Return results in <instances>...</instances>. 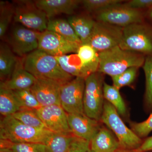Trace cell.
Instances as JSON below:
<instances>
[{
	"mask_svg": "<svg viewBox=\"0 0 152 152\" xmlns=\"http://www.w3.org/2000/svg\"><path fill=\"white\" fill-rule=\"evenodd\" d=\"M99 56L98 72L111 77L132 67L143 66L146 58L142 54L123 50L119 46L99 53Z\"/></svg>",
	"mask_w": 152,
	"mask_h": 152,
	"instance_id": "6da1fadb",
	"label": "cell"
},
{
	"mask_svg": "<svg viewBox=\"0 0 152 152\" xmlns=\"http://www.w3.org/2000/svg\"><path fill=\"white\" fill-rule=\"evenodd\" d=\"M23 67L36 78L52 79L62 83L69 81L73 77L61 67L56 58L41 50H35L23 60Z\"/></svg>",
	"mask_w": 152,
	"mask_h": 152,
	"instance_id": "7a4b0ae2",
	"label": "cell"
},
{
	"mask_svg": "<svg viewBox=\"0 0 152 152\" xmlns=\"http://www.w3.org/2000/svg\"><path fill=\"white\" fill-rule=\"evenodd\" d=\"M48 129L28 126L12 116L4 117L0 122L1 140L13 143H37L45 145L53 134Z\"/></svg>",
	"mask_w": 152,
	"mask_h": 152,
	"instance_id": "3957f363",
	"label": "cell"
},
{
	"mask_svg": "<svg viewBox=\"0 0 152 152\" xmlns=\"http://www.w3.org/2000/svg\"><path fill=\"white\" fill-rule=\"evenodd\" d=\"M101 121L115 134L120 148L136 150L141 145L143 141L125 125L115 108L107 101L104 102Z\"/></svg>",
	"mask_w": 152,
	"mask_h": 152,
	"instance_id": "277c9868",
	"label": "cell"
},
{
	"mask_svg": "<svg viewBox=\"0 0 152 152\" xmlns=\"http://www.w3.org/2000/svg\"><path fill=\"white\" fill-rule=\"evenodd\" d=\"M119 46L146 57L152 56V26L144 22L124 28L122 39Z\"/></svg>",
	"mask_w": 152,
	"mask_h": 152,
	"instance_id": "5b68a950",
	"label": "cell"
},
{
	"mask_svg": "<svg viewBox=\"0 0 152 152\" xmlns=\"http://www.w3.org/2000/svg\"><path fill=\"white\" fill-rule=\"evenodd\" d=\"M103 74L94 73L86 78L83 98L84 113L91 118L101 121L104 104Z\"/></svg>",
	"mask_w": 152,
	"mask_h": 152,
	"instance_id": "8992f818",
	"label": "cell"
},
{
	"mask_svg": "<svg viewBox=\"0 0 152 152\" xmlns=\"http://www.w3.org/2000/svg\"><path fill=\"white\" fill-rule=\"evenodd\" d=\"M13 19L15 22L39 32L47 30L49 20L45 12L32 1H18Z\"/></svg>",
	"mask_w": 152,
	"mask_h": 152,
	"instance_id": "52a82bcc",
	"label": "cell"
},
{
	"mask_svg": "<svg viewBox=\"0 0 152 152\" xmlns=\"http://www.w3.org/2000/svg\"><path fill=\"white\" fill-rule=\"evenodd\" d=\"M124 28L96 21L88 44L98 52L108 50L118 46L122 39Z\"/></svg>",
	"mask_w": 152,
	"mask_h": 152,
	"instance_id": "ba28073f",
	"label": "cell"
},
{
	"mask_svg": "<svg viewBox=\"0 0 152 152\" xmlns=\"http://www.w3.org/2000/svg\"><path fill=\"white\" fill-rule=\"evenodd\" d=\"M145 11L131 8L121 4L95 14L97 21L124 28L145 22Z\"/></svg>",
	"mask_w": 152,
	"mask_h": 152,
	"instance_id": "9c48e42d",
	"label": "cell"
},
{
	"mask_svg": "<svg viewBox=\"0 0 152 152\" xmlns=\"http://www.w3.org/2000/svg\"><path fill=\"white\" fill-rule=\"evenodd\" d=\"M86 79L75 77L62 85L60 102L67 114L84 113L83 98Z\"/></svg>",
	"mask_w": 152,
	"mask_h": 152,
	"instance_id": "30bf717a",
	"label": "cell"
},
{
	"mask_svg": "<svg viewBox=\"0 0 152 152\" xmlns=\"http://www.w3.org/2000/svg\"><path fill=\"white\" fill-rule=\"evenodd\" d=\"M21 25L13 28L8 39L11 49L19 56H26L39 47L40 33Z\"/></svg>",
	"mask_w": 152,
	"mask_h": 152,
	"instance_id": "8fae6325",
	"label": "cell"
},
{
	"mask_svg": "<svg viewBox=\"0 0 152 152\" xmlns=\"http://www.w3.org/2000/svg\"><path fill=\"white\" fill-rule=\"evenodd\" d=\"M81 45L68 40L57 33L45 30L40 33L38 49L57 57L77 53Z\"/></svg>",
	"mask_w": 152,
	"mask_h": 152,
	"instance_id": "7c38bea8",
	"label": "cell"
},
{
	"mask_svg": "<svg viewBox=\"0 0 152 152\" xmlns=\"http://www.w3.org/2000/svg\"><path fill=\"white\" fill-rule=\"evenodd\" d=\"M36 113L48 130L55 133H72L68 114L59 105L41 107Z\"/></svg>",
	"mask_w": 152,
	"mask_h": 152,
	"instance_id": "4fadbf2b",
	"label": "cell"
},
{
	"mask_svg": "<svg viewBox=\"0 0 152 152\" xmlns=\"http://www.w3.org/2000/svg\"><path fill=\"white\" fill-rule=\"evenodd\" d=\"M64 83L52 79L38 78L30 89L42 107L61 105L60 91Z\"/></svg>",
	"mask_w": 152,
	"mask_h": 152,
	"instance_id": "5bb4252c",
	"label": "cell"
},
{
	"mask_svg": "<svg viewBox=\"0 0 152 152\" xmlns=\"http://www.w3.org/2000/svg\"><path fill=\"white\" fill-rule=\"evenodd\" d=\"M68 120L72 134L90 142L101 128L99 121L91 118L85 113L68 114Z\"/></svg>",
	"mask_w": 152,
	"mask_h": 152,
	"instance_id": "9a60e30c",
	"label": "cell"
},
{
	"mask_svg": "<svg viewBox=\"0 0 152 152\" xmlns=\"http://www.w3.org/2000/svg\"><path fill=\"white\" fill-rule=\"evenodd\" d=\"M36 5L45 12L48 20L61 14L72 15L82 1L79 0H37Z\"/></svg>",
	"mask_w": 152,
	"mask_h": 152,
	"instance_id": "2e32d148",
	"label": "cell"
},
{
	"mask_svg": "<svg viewBox=\"0 0 152 152\" xmlns=\"http://www.w3.org/2000/svg\"><path fill=\"white\" fill-rule=\"evenodd\" d=\"M36 78L26 70L23 61L18 60L16 66L10 77L4 82H1L6 88L11 91H18L31 88L36 80Z\"/></svg>",
	"mask_w": 152,
	"mask_h": 152,
	"instance_id": "e0dca14e",
	"label": "cell"
},
{
	"mask_svg": "<svg viewBox=\"0 0 152 152\" xmlns=\"http://www.w3.org/2000/svg\"><path fill=\"white\" fill-rule=\"evenodd\" d=\"M119 148L118 139L104 127L100 128L90 142V149L94 152H115Z\"/></svg>",
	"mask_w": 152,
	"mask_h": 152,
	"instance_id": "ac0fdd59",
	"label": "cell"
},
{
	"mask_svg": "<svg viewBox=\"0 0 152 152\" xmlns=\"http://www.w3.org/2000/svg\"><path fill=\"white\" fill-rule=\"evenodd\" d=\"M67 20L80 40L82 45L88 44L96 21L87 15H72Z\"/></svg>",
	"mask_w": 152,
	"mask_h": 152,
	"instance_id": "d6986e66",
	"label": "cell"
},
{
	"mask_svg": "<svg viewBox=\"0 0 152 152\" xmlns=\"http://www.w3.org/2000/svg\"><path fill=\"white\" fill-rule=\"evenodd\" d=\"M18 60L12 49L7 44L0 46V78L2 82L8 80L13 72Z\"/></svg>",
	"mask_w": 152,
	"mask_h": 152,
	"instance_id": "ffe728a7",
	"label": "cell"
},
{
	"mask_svg": "<svg viewBox=\"0 0 152 152\" xmlns=\"http://www.w3.org/2000/svg\"><path fill=\"white\" fill-rule=\"evenodd\" d=\"M56 57L63 70L73 77L86 79L90 76L83 66L77 53Z\"/></svg>",
	"mask_w": 152,
	"mask_h": 152,
	"instance_id": "44dd1931",
	"label": "cell"
},
{
	"mask_svg": "<svg viewBox=\"0 0 152 152\" xmlns=\"http://www.w3.org/2000/svg\"><path fill=\"white\" fill-rule=\"evenodd\" d=\"M77 54L89 75L98 72L99 63V53L92 47L88 44L81 45Z\"/></svg>",
	"mask_w": 152,
	"mask_h": 152,
	"instance_id": "7402d4cb",
	"label": "cell"
},
{
	"mask_svg": "<svg viewBox=\"0 0 152 152\" xmlns=\"http://www.w3.org/2000/svg\"><path fill=\"white\" fill-rule=\"evenodd\" d=\"M46 30L57 33L68 40L82 45L80 40L68 20L63 19H50L48 22Z\"/></svg>",
	"mask_w": 152,
	"mask_h": 152,
	"instance_id": "603a6c76",
	"label": "cell"
},
{
	"mask_svg": "<svg viewBox=\"0 0 152 152\" xmlns=\"http://www.w3.org/2000/svg\"><path fill=\"white\" fill-rule=\"evenodd\" d=\"M13 91L0 85V113L4 117L12 115L21 110Z\"/></svg>",
	"mask_w": 152,
	"mask_h": 152,
	"instance_id": "cb8c5ba5",
	"label": "cell"
},
{
	"mask_svg": "<svg viewBox=\"0 0 152 152\" xmlns=\"http://www.w3.org/2000/svg\"><path fill=\"white\" fill-rule=\"evenodd\" d=\"M75 137L72 133H54L45 145L49 152H67Z\"/></svg>",
	"mask_w": 152,
	"mask_h": 152,
	"instance_id": "d4e9b609",
	"label": "cell"
},
{
	"mask_svg": "<svg viewBox=\"0 0 152 152\" xmlns=\"http://www.w3.org/2000/svg\"><path fill=\"white\" fill-rule=\"evenodd\" d=\"M119 91L120 90L113 86H110L104 83V98L113 106L119 115L124 116L126 113V108Z\"/></svg>",
	"mask_w": 152,
	"mask_h": 152,
	"instance_id": "484cf974",
	"label": "cell"
},
{
	"mask_svg": "<svg viewBox=\"0 0 152 152\" xmlns=\"http://www.w3.org/2000/svg\"><path fill=\"white\" fill-rule=\"evenodd\" d=\"M1 148L13 152H49L46 145L37 143H13L1 140Z\"/></svg>",
	"mask_w": 152,
	"mask_h": 152,
	"instance_id": "4316f807",
	"label": "cell"
},
{
	"mask_svg": "<svg viewBox=\"0 0 152 152\" xmlns=\"http://www.w3.org/2000/svg\"><path fill=\"white\" fill-rule=\"evenodd\" d=\"M12 116L28 126L38 129H46L38 116L35 110H21Z\"/></svg>",
	"mask_w": 152,
	"mask_h": 152,
	"instance_id": "83f0119b",
	"label": "cell"
},
{
	"mask_svg": "<svg viewBox=\"0 0 152 152\" xmlns=\"http://www.w3.org/2000/svg\"><path fill=\"white\" fill-rule=\"evenodd\" d=\"M143 68L145 76V107L148 112L152 110V56L146 57Z\"/></svg>",
	"mask_w": 152,
	"mask_h": 152,
	"instance_id": "f1b7e54d",
	"label": "cell"
},
{
	"mask_svg": "<svg viewBox=\"0 0 152 152\" xmlns=\"http://www.w3.org/2000/svg\"><path fill=\"white\" fill-rule=\"evenodd\" d=\"M12 91L21 107V110H36L42 107L32 92L31 89Z\"/></svg>",
	"mask_w": 152,
	"mask_h": 152,
	"instance_id": "f546056e",
	"label": "cell"
},
{
	"mask_svg": "<svg viewBox=\"0 0 152 152\" xmlns=\"http://www.w3.org/2000/svg\"><path fill=\"white\" fill-rule=\"evenodd\" d=\"M15 7L7 2H0V38L4 36L9 25L14 18Z\"/></svg>",
	"mask_w": 152,
	"mask_h": 152,
	"instance_id": "4dcf8cb0",
	"label": "cell"
},
{
	"mask_svg": "<svg viewBox=\"0 0 152 152\" xmlns=\"http://www.w3.org/2000/svg\"><path fill=\"white\" fill-rule=\"evenodd\" d=\"M123 1L121 0H83L81 4L86 10L96 14L121 4Z\"/></svg>",
	"mask_w": 152,
	"mask_h": 152,
	"instance_id": "1f68e13d",
	"label": "cell"
},
{
	"mask_svg": "<svg viewBox=\"0 0 152 152\" xmlns=\"http://www.w3.org/2000/svg\"><path fill=\"white\" fill-rule=\"evenodd\" d=\"M139 68L132 67L121 74L112 77L114 86L120 90L122 87L130 86L135 80Z\"/></svg>",
	"mask_w": 152,
	"mask_h": 152,
	"instance_id": "d6a6232c",
	"label": "cell"
},
{
	"mask_svg": "<svg viewBox=\"0 0 152 152\" xmlns=\"http://www.w3.org/2000/svg\"><path fill=\"white\" fill-rule=\"evenodd\" d=\"M131 129L140 138L146 137L152 132V113L147 119L140 123L131 122Z\"/></svg>",
	"mask_w": 152,
	"mask_h": 152,
	"instance_id": "836d02e7",
	"label": "cell"
},
{
	"mask_svg": "<svg viewBox=\"0 0 152 152\" xmlns=\"http://www.w3.org/2000/svg\"><path fill=\"white\" fill-rule=\"evenodd\" d=\"M90 149V142L75 137L67 152H87Z\"/></svg>",
	"mask_w": 152,
	"mask_h": 152,
	"instance_id": "e575fe53",
	"label": "cell"
},
{
	"mask_svg": "<svg viewBox=\"0 0 152 152\" xmlns=\"http://www.w3.org/2000/svg\"><path fill=\"white\" fill-rule=\"evenodd\" d=\"M131 8L146 11L152 7V0H132L124 4Z\"/></svg>",
	"mask_w": 152,
	"mask_h": 152,
	"instance_id": "d590c367",
	"label": "cell"
},
{
	"mask_svg": "<svg viewBox=\"0 0 152 152\" xmlns=\"http://www.w3.org/2000/svg\"><path fill=\"white\" fill-rule=\"evenodd\" d=\"M136 151L137 152L152 151V136L147 138L143 141L141 146Z\"/></svg>",
	"mask_w": 152,
	"mask_h": 152,
	"instance_id": "8d00e7d4",
	"label": "cell"
},
{
	"mask_svg": "<svg viewBox=\"0 0 152 152\" xmlns=\"http://www.w3.org/2000/svg\"><path fill=\"white\" fill-rule=\"evenodd\" d=\"M145 19H146L148 23L152 26V7L148 10L145 11Z\"/></svg>",
	"mask_w": 152,
	"mask_h": 152,
	"instance_id": "74e56055",
	"label": "cell"
},
{
	"mask_svg": "<svg viewBox=\"0 0 152 152\" xmlns=\"http://www.w3.org/2000/svg\"><path fill=\"white\" fill-rule=\"evenodd\" d=\"M115 152H137L136 150H130L124 149L119 148Z\"/></svg>",
	"mask_w": 152,
	"mask_h": 152,
	"instance_id": "f35d334b",
	"label": "cell"
},
{
	"mask_svg": "<svg viewBox=\"0 0 152 152\" xmlns=\"http://www.w3.org/2000/svg\"><path fill=\"white\" fill-rule=\"evenodd\" d=\"M0 152H13L10 149L7 148H0Z\"/></svg>",
	"mask_w": 152,
	"mask_h": 152,
	"instance_id": "ab89813d",
	"label": "cell"
},
{
	"mask_svg": "<svg viewBox=\"0 0 152 152\" xmlns=\"http://www.w3.org/2000/svg\"><path fill=\"white\" fill-rule=\"evenodd\" d=\"M87 152H93V151H92V150L91 149H90L88 150V151Z\"/></svg>",
	"mask_w": 152,
	"mask_h": 152,
	"instance_id": "60d3db41",
	"label": "cell"
}]
</instances>
